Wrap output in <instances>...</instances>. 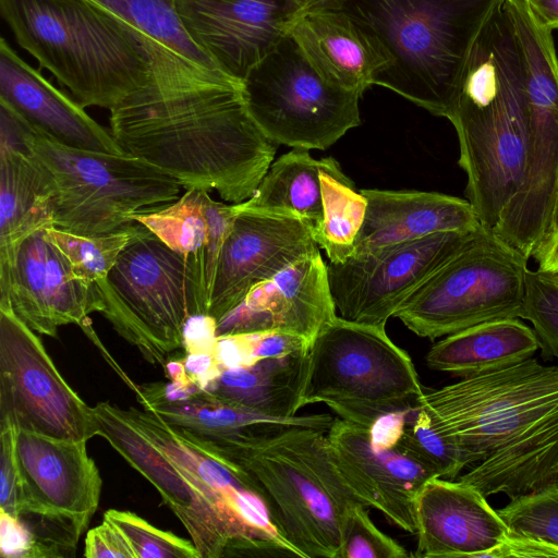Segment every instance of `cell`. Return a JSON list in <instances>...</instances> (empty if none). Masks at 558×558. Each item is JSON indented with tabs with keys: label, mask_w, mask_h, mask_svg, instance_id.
<instances>
[{
	"label": "cell",
	"mask_w": 558,
	"mask_h": 558,
	"mask_svg": "<svg viewBox=\"0 0 558 558\" xmlns=\"http://www.w3.org/2000/svg\"><path fill=\"white\" fill-rule=\"evenodd\" d=\"M124 153L175 179L240 204L253 196L276 145L252 117L242 83L172 53L155 56L150 76L110 110Z\"/></svg>",
	"instance_id": "obj_1"
},
{
	"label": "cell",
	"mask_w": 558,
	"mask_h": 558,
	"mask_svg": "<svg viewBox=\"0 0 558 558\" xmlns=\"http://www.w3.org/2000/svg\"><path fill=\"white\" fill-rule=\"evenodd\" d=\"M415 408L474 466L459 481L510 500L558 482V366L534 357L425 391Z\"/></svg>",
	"instance_id": "obj_2"
},
{
	"label": "cell",
	"mask_w": 558,
	"mask_h": 558,
	"mask_svg": "<svg viewBox=\"0 0 558 558\" xmlns=\"http://www.w3.org/2000/svg\"><path fill=\"white\" fill-rule=\"evenodd\" d=\"M450 122L468 201L482 226L494 231L521 187L529 133L519 47L502 4L473 45Z\"/></svg>",
	"instance_id": "obj_3"
},
{
	"label": "cell",
	"mask_w": 558,
	"mask_h": 558,
	"mask_svg": "<svg viewBox=\"0 0 558 558\" xmlns=\"http://www.w3.org/2000/svg\"><path fill=\"white\" fill-rule=\"evenodd\" d=\"M504 0H342L385 63L374 85L450 121L469 56Z\"/></svg>",
	"instance_id": "obj_4"
},
{
	"label": "cell",
	"mask_w": 558,
	"mask_h": 558,
	"mask_svg": "<svg viewBox=\"0 0 558 558\" xmlns=\"http://www.w3.org/2000/svg\"><path fill=\"white\" fill-rule=\"evenodd\" d=\"M16 43L85 107L111 110L141 87L161 53L90 0H0Z\"/></svg>",
	"instance_id": "obj_5"
},
{
	"label": "cell",
	"mask_w": 558,
	"mask_h": 558,
	"mask_svg": "<svg viewBox=\"0 0 558 558\" xmlns=\"http://www.w3.org/2000/svg\"><path fill=\"white\" fill-rule=\"evenodd\" d=\"M216 454L250 475L274 527L298 557L340 558L343 518L359 500L336 469L327 430L293 427Z\"/></svg>",
	"instance_id": "obj_6"
},
{
	"label": "cell",
	"mask_w": 558,
	"mask_h": 558,
	"mask_svg": "<svg viewBox=\"0 0 558 558\" xmlns=\"http://www.w3.org/2000/svg\"><path fill=\"white\" fill-rule=\"evenodd\" d=\"M94 290L95 312L147 362L162 368L182 349L186 320L207 314L192 266L142 223Z\"/></svg>",
	"instance_id": "obj_7"
},
{
	"label": "cell",
	"mask_w": 558,
	"mask_h": 558,
	"mask_svg": "<svg viewBox=\"0 0 558 558\" xmlns=\"http://www.w3.org/2000/svg\"><path fill=\"white\" fill-rule=\"evenodd\" d=\"M423 393L410 355L385 327L337 315L311 342L303 407L324 403L341 420L369 428L383 415L415 410Z\"/></svg>",
	"instance_id": "obj_8"
},
{
	"label": "cell",
	"mask_w": 558,
	"mask_h": 558,
	"mask_svg": "<svg viewBox=\"0 0 558 558\" xmlns=\"http://www.w3.org/2000/svg\"><path fill=\"white\" fill-rule=\"evenodd\" d=\"M25 138L48 174L53 227L63 231H118L136 222L134 214L179 197L182 186L175 179L128 153L68 147L29 125Z\"/></svg>",
	"instance_id": "obj_9"
},
{
	"label": "cell",
	"mask_w": 558,
	"mask_h": 558,
	"mask_svg": "<svg viewBox=\"0 0 558 558\" xmlns=\"http://www.w3.org/2000/svg\"><path fill=\"white\" fill-rule=\"evenodd\" d=\"M527 260L483 228L395 317L430 340L486 322L521 318Z\"/></svg>",
	"instance_id": "obj_10"
},
{
	"label": "cell",
	"mask_w": 558,
	"mask_h": 558,
	"mask_svg": "<svg viewBox=\"0 0 558 558\" xmlns=\"http://www.w3.org/2000/svg\"><path fill=\"white\" fill-rule=\"evenodd\" d=\"M96 434L148 480L186 529L201 558L290 556L282 546L257 537L226 499L147 438L109 402L93 407Z\"/></svg>",
	"instance_id": "obj_11"
},
{
	"label": "cell",
	"mask_w": 558,
	"mask_h": 558,
	"mask_svg": "<svg viewBox=\"0 0 558 558\" xmlns=\"http://www.w3.org/2000/svg\"><path fill=\"white\" fill-rule=\"evenodd\" d=\"M246 106L267 137L326 149L361 123V96L324 80L288 34L242 81Z\"/></svg>",
	"instance_id": "obj_12"
},
{
	"label": "cell",
	"mask_w": 558,
	"mask_h": 558,
	"mask_svg": "<svg viewBox=\"0 0 558 558\" xmlns=\"http://www.w3.org/2000/svg\"><path fill=\"white\" fill-rule=\"evenodd\" d=\"M52 438L96 436L93 408L70 387L35 331L0 303V422Z\"/></svg>",
	"instance_id": "obj_13"
},
{
	"label": "cell",
	"mask_w": 558,
	"mask_h": 558,
	"mask_svg": "<svg viewBox=\"0 0 558 558\" xmlns=\"http://www.w3.org/2000/svg\"><path fill=\"white\" fill-rule=\"evenodd\" d=\"M481 230L435 233L341 263L328 262L336 311L353 323L386 327L411 295Z\"/></svg>",
	"instance_id": "obj_14"
},
{
	"label": "cell",
	"mask_w": 558,
	"mask_h": 558,
	"mask_svg": "<svg viewBox=\"0 0 558 558\" xmlns=\"http://www.w3.org/2000/svg\"><path fill=\"white\" fill-rule=\"evenodd\" d=\"M86 445L87 440L16 429L21 484L16 519L32 530H50L77 544L98 508L102 485Z\"/></svg>",
	"instance_id": "obj_15"
},
{
	"label": "cell",
	"mask_w": 558,
	"mask_h": 558,
	"mask_svg": "<svg viewBox=\"0 0 558 558\" xmlns=\"http://www.w3.org/2000/svg\"><path fill=\"white\" fill-rule=\"evenodd\" d=\"M318 252L314 227L306 220L240 203L219 254L207 315L218 322L255 287Z\"/></svg>",
	"instance_id": "obj_16"
},
{
	"label": "cell",
	"mask_w": 558,
	"mask_h": 558,
	"mask_svg": "<svg viewBox=\"0 0 558 558\" xmlns=\"http://www.w3.org/2000/svg\"><path fill=\"white\" fill-rule=\"evenodd\" d=\"M174 7L194 44L241 83L300 13L290 0H174Z\"/></svg>",
	"instance_id": "obj_17"
},
{
	"label": "cell",
	"mask_w": 558,
	"mask_h": 558,
	"mask_svg": "<svg viewBox=\"0 0 558 558\" xmlns=\"http://www.w3.org/2000/svg\"><path fill=\"white\" fill-rule=\"evenodd\" d=\"M0 303H9L35 332L57 337L59 327L70 324L92 331L88 316L96 299L94 287L74 278L63 254L39 230L16 247L9 272L0 278Z\"/></svg>",
	"instance_id": "obj_18"
},
{
	"label": "cell",
	"mask_w": 558,
	"mask_h": 558,
	"mask_svg": "<svg viewBox=\"0 0 558 558\" xmlns=\"http://www.w3.org/2000/svg\"><path fill=\"white\" fill-rule=\"evenodd\" d=\"M327 440L336 469L353 496L416 534V499L435 476L395 448H376L367 427L333 418Z\"/></svg>",
	"instance_id": "obj_19"
},
{
	"label": "cell",
	"mask_w": 558,
	"mask_h": 558,
	"mask_svg": "<svg viewBox=\"0 0 558 558\" xmlns=\"http://www.w3.org/2000/svg\"><path fill=\"white\" fill-rule=\"evenodd\" d=\"M337 316L327 264L320 252L255 287L217 322V337L282 331L312 342Z\"/></svg>",
	"instance_id": "obj_20"
},
{
	"label": "cell",
	"mask_w": 558,
	"mask_h": 558,
	"mask_svg": "<svg viewBox=\"0 0 558 558\" xmlns=\"http://www.w3.org/2000/svg\"><path fill=\"white\" fill-rule=\"evenodd\" d=\"M143 409L201 447L220 453L250 447L299 426L329 429L333 417L327 413L292 417H274L225 401L198 388L184 398L170 400L146 385L135 386Z\"/></svg>",
	"instance_id": "obj_21"
},
{
	"label": "cell",
	"mask_w": 558,
	"mask_h": 558,
	"mask_svg": "<svg viewBox=\"0 0 558 558\" xmlns=\"http://www.w3.org/2000/svg\"><path fill=\"white\" fill-rule=\"evenodd\" d=\"M475 487L433 477L416 499L415 557H486L510 530Z\"/></svg>",
	"instance_id": "obj_22"
},
{
	"label": "cell",
	"mask_w": 558,
	"mask_h": 558,
	"mask_svg": "<svg viewBox=\"0 0 558 558\" xmlns=\"http://www.w3.org/2000/svg\"><path fill=\"white\" fill-rule=\"evenodd\" d=\"M27 128L0 101V278L24 239L53 227L50 181L26 143Z\"/></svg>",
	"instance_id": "obj_23"
},
{
	"label": "cell",
	"mask_w": 558,
	"mask_h": 558,
	"mask_svg": "<svg viewBox=\"0 0 558 558\" xmlns=\"http://www.w3.org/2000/svg\"><path fill=\"white\" fill-rule=\"evenodd\" d=\"M0 101L32 129L59 144L93 151L124 153L110 129L97 123L82 105L26 63L4 38L0 41Z\"/></svg>",
	"instance_id": "obj_24"
},
{
	"label": "cell",
	"mask_w": 558,
	"mask_h": 558,
	"mask_svg": "<svg viewBox=\"0 0 558 558\" xmlns=\"http://www.w3.org/2000/svg\"><path fill=\"white\" fill-rule=\"evenodd\" d=\"M364 222L352 256L440 232L474 233L484 228L468 201L438 192L362 189Z\"/></svg>",
	"instance_id": "obj_25"
},
{
	"label": "cell",
	"mask_w": 558,
	"mask_h": 558,
	"mask_svg": "<svg viewBox=\"0 0 558 558\" xmlns=\"http://www.w3.org/2000/svg\"><path fill=\"white\" fill-rule=\"evenodd\" d=\"M209 193L189 189L171 203L132 216L187 260L207 307L219 254L239 213V204L218 202Z\"/></svg>",
	"instance_id": "obj_26"
},
{
	"label": "cell",
	"mask_w": 558,
	"mask_h": 558,
	"mask_svg": "<svg viewBox=\"0 0 558 558\" xmlns=\"http://www.w3.org/2000/svg\"><path fill=\"white\" fill-rule=\"evenodd\" d=\"M289 34L324 80L361 97L374 85L375 76L385 63L367 37L340 8L298 13Z\"/></svg>",
	"instance_id": "obj_27"
},
{
	"label": "cell",
	"mask_w": 558,
	"mask_h": 558,
	"mask_svg": "<svg viewBox=\"0 0 558 558\" xmlns=\"http://www.w3.org/2000/svg\"><path fill=\"white\" fill-rule=\"evenodd\" d=\"M124 412L157 447L220 494L257 537L267 542L281 539L263 498L244 470L195 444L148 410L131 407Z\"/></svg>",
	"instance_id": "obj_28"
},
{
	"label": "cell",
	"mask_w": 558,
	"mask_h": 558,
	"mask_svg": "<svg viewBox=\"0 0 558 558\" xmlns=\"http://www.w3.org/2000/svg\"><path fill=\"white\" fill-rule=\"evenodd\" d=\"M310 347L291 354L222 369L202 390L227 403L274 417H292L303 408Z\"/></svg>",
	"instance_id": "obj_29"
},
{
	"label": "cell",
	"mask_w": 558,
	"mask_h": 558,
	"mask_svg": "<svg viewBox=\"0 0 558 558\" xmlns=\"http://www.w3.org/2000/svg\"><path fill=\"white\" fill-rule=\"evenodd\" d=\"M538 349L534 329L519 318H504L446 336L430 348L426 364L465 378L533 357Z\"/></svg>",
	"instance_id": "obj_30"
},
{
	"label": "cell",
	"mask_w": 558,
	"mask_h": 558,
	"mask_svg": "<svg viewBox=\"0 0 558 558\" xmlns=\"http://www.w3.org/2000/svg\"><path fill=\"white\" fill-rule=\"evenodd\" d=\"M323 159L307 149L293 148L269 167L245 206L294 214L315 228L323 219L320 170Z\"/></svg>",
	"instance_id": "obj_31"
},
{
	"label": "cell",
	"mask_w": 558,
	"mask_h": 558,
	"mask_svg": "<svg viewBox=\"0 0 558 558\" xmlns=\"http://www.w3.org/2000/svg\"><path fill=\"white\" fill-rule=\"evenodd\" d=\"M320 170L323 219L315 238L331 263L352 256L355 240L364 222L367 199L344 174L339 162L325 157Z\"/></svg>",
	"instance_id": "obj_32"
},
{
	"label": "cell",
	"mask_w": 558,
	"mask_h": 558,
	"mask_svg": "<svg viewBox=\"0 0 558 558\" xmlns=\"http://www.w3.org/2000/svg\"><path fill=\"white\" fill-rule=\"evenodd\" d=\"M120 17L161 52L175 54L199 68L222 73L182 26L174 0H90Z\"/></svg>",
	"instance_id": "obj_33"
},
{
	"label": "cell",
	"mask_w": 558,
	"mask_h": 558,
	"mask_svg": "<svg viewBox=\"0 0 558 558\" xmlns=\"http://www.w3.org/2000/svg\"><path fill=\"white\" fill-rule=\"evenodd\" d=\"M140 226L134 222L121 230L95 235L76 234L56 227L45 229V232L65 257L74 278L94 287L107 277Z\"/></svg>",
	"instance_id": "obj_34"
},
{
	"label": "cell",
	"mask_w": 558,
	"mask_h": 558,
	"mask_svg": "<svg viewBox=\"0 0 558 558\" xmlns=\"http://www.w3.org/2000/svg\"><path fill=\"white\" fill-rule=\"evenodd\" d=\"M393 448L435 477L453 480L464 468L474 464L466 453L435 430L428 414L420 408H415L414 420L407 422Z\"/></svg>",
	"instance_id": "obj_35"
},
{
	"label": "cell",
	"mask_w": 558,
	"mask_h": 558,
	"mask_svg": "<svg viewBox=\"0 0 558 558\" xmlns=\"http://www.w3.org/2000/svg\"><path fill=\"white\" fill-rule=\"evenodd\" d=\"M497 511L510 534L533 537L558 548V482L511 499Z\"/></svg>",
	"instance_id": "obj_36"
},
{
	"label": "cell",
	"mask_w": 558,
	"mask_h": 558,
	"mask_svg": "<svg viewBox=\"0 0 558 558\" xmlns=\"http://www.w3.org/2000/svg\"><path fill=\"white\" fill-rule=\"evenodd\" d=\"M521 318L532 323L543 360H558V275L527 269Z\"/></svg>",
	"instance_id": "obj_37"
},
{
	"label": "cell",
	"mask_w": 558,
	"mask_h": 558,
	"mask_svg": "<svg viewBox=\"0 0 558 558\" xmlns=\"http://www.w3.org/2000/svg\"><path fill=\"white\" fill-rule=\"evenodd\" d=\"M104 520L122 534L134 558H201L192 542L157 529L131 511L109 509Z\"/></svg>",
	"instance_id": "obj_38"
},
{
	"label": "cell",
	"mask_w": 558,
	"mask_h": 558,
	"mask_svg": "<svg viewBox=\"0 0 558 558\" xmlns=\"http://www.w3.org/2000/svg\"><path fill=\"white\" fill-rule=\"evenodd\" d=\"M410 554L371 520L366 506L355 501L345 511L340 558H407Z\"/></svg>",
	"instance_id": "obj_39"
},
{
	"label": "cell",
	"mask_w": 558,
	"mask_h": 558,
	"mask_svg": "<svg viewBox=\"0 0 558 558\" xmlns=\"http://www.w3.org/2000/svg\"><path fill=\"white\" fill-rule=\"evenodd\" d=\"M16 428L0 422V511L17 518L20 507V473L15 456Z\"/></svg>",
	"instance_id": "obj_40"
},
{
	"label": "cell",
	"mask_w": 558,
	"mask_h": 558,
	"mask_svg": "<svg viewBox=\"0 0 558 558\" xmlns=\"http://www.w3.org/2000/svg\"><path fill=\"white\" fill-rule=\"evenodd\" d=\"M244 335L254 363L263 359L284 356L311 345V341L304 337L282 331Z\"/></svg>",
	"instance_id": "obj_41"
},
{
	"label": "cell",
	"mask_w": 558,
	"mask_h": 558,
	"mask_svg": "<svg viewBox=\"0 0 558 558\" xmlns=\"http://www.w3.org/2000/svg\"><path fill=\"white\" fill-rule=\"evenodd\" d=\"M84 556L88 558H134L122 534L105 520L100 525L87 532Z\"/></svg>",
	"instance_id": "obj_42"
},
{
	"label": "cell",
	"mask_w": 558,
	"mask_h": 558,
	"mask_svg": "<svg viewBox=\"0 0 558 558\" xmlns=\"http://www.w3.org/2000/svg\"><path fill=\"white\" fill-rule=\"evenodd\" d=\"M217 322L207 314L191 316L183 328L182 349L185 353H213L217 343Z\"/></svg>",
	"instance_id": "obj_43"
},
{
	"label": "cell",
	"mask_w": 558,
	"mask_h": 558,
	"mask_svg": "<svg viewBox=\"0 0 558 558\" xmlns=\"http://www.w3.org/2000/svg\"><path fill=\"white\" fill-rule=\"evenodd\" d=\"M0 550L2 557L32 558L33 538L16 518L0 511Z\"/></svg>",
	"instance_id": "obj_44"
},
{
	"label": "cell",
	"mask_w": 558,
	"mask_h": 558,
	"mask_svg": "<svg viewBox=\"0 0 558 558\" xmlns=\"http://www.w3.org/2000/svg\"><path fill=\"white\" fill-rule=\"evenodd\" d=\"M487 558H534L556 557L558 548L545 542L529 536L510 534L507 538L487 554Z\"/></svg>",
	"instance_id": "obj_45"
},
{
	"label": "cell",
	"mask_w": 558,
	"mask_h": 558,
	"mask_svg": "<svg viewBox=\"0 0 558 558\" xmlns=\"http://www.w3.org/2000/svg\"><path fill=\"white\" fill-rule=\"evenodd\" d=\"M214 356L221 371L254 363L244 333L218 337Z\"/></svg>",
	"instance_id": "obj_46"
},
{
	"label": "cell",
	"mask_w": 558,
	"mask_h": 558,
	"mask_svg": "<svg viewBox=\"0 0 558 558\" xmlns=\"http://www.w3.org/2000/svg\"><path fill=\"white\" fill-rule=\"evenodd\" d=\"M413 411L388 413L375 421L369 427L373 445L379 449L393 448L402 435L408 414Z\"/></svg>",
	"instance_id": "obj_47"
},
{
	"label": "cell",
	"mask_w": 558,
	"mask_h": 558,
	"mask_svg": "<svg viewBox=\"0 0 558 558\" xmlns=\"http://www.w3.org/2000/svg\"><path fill=\"white\" fill-rule=\"evenodd\" d=\"M182 362L190 379L201 389L221 372L213 353H185Z\"/></svg>",
	"instance_id": "obj_48"
},
{
	"label": "cell",
	"mask_w": 558,
	"mask_h": 558,
	"mask_svg": "<svg viewBox=\"0 0 558 558\" xmlns=\"http://www.w3.org/2000/svg\"><path fill=\"white\" fill-rule=\"evenodd\" d=\"M534 19L549 31H558V0H524Z\"/></svg>",
	"instance_id": "obj_49"
},
{
	"label": "cell",
	"mask_w": 558,
	"mask_h": 558,
	"mask_svg": "<svg viewBox=\"0 0 558 558\" xmlns=\"http://www.w3.org/2000/svg\"><path fill=\"white\" fill-rule=\"evenodd\" d=\"M537 269L558 275V231L553 233L535 256Z\"/></svg>",
	"instance_id": "obj_50"
},
{
	"label": "cell",
	"mask_w": 558,
	"mask_h": 558,
	"mask_svg": "<svg viewBox=\"0 0 558 558\" xmlns=\"http://www.w3.org/2000/svg\"><path fill=\"white\" fill-rule=\"evenodd\" d=\"M299 10L305 12L324 8H340L342 0H290Z\"/></svg>",
	"instance_id": "obj_51"
},
{
	"label": "cell",
	"mask_w": 558,
	"mask_h": 558,
	"mask_svg": "<svg viewBox=\"0 0 558 558\" xmlns=\"http://www.w3.org/2000/svg\"><path fill=\"white\" fill-rule=\"evenodd\" d=\"M557 231H558V189H557L555 208H554V214H553L551 234Z\"/></svg>",
	"instance_id": "obj_52"
},
{
	"label": "cell",
	"mask_w": 558,
	"mask_h": 558,
	"mask_svg": "<svg viewBox=\"0 0 558 558\" xmlns=\"http://www.w3.org/2000/svg\"><path fill=\"white\" fill-rule=\"evenodd\" d=\"M557 483V482H556Z\"/></svg>",
	"instance_id": "obj_53"
}]
</instances>
